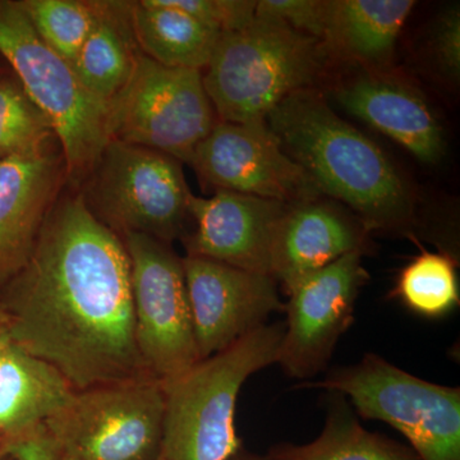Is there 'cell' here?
Returning a JSON list of instances; mask_svg holds the SVG:
<instances>
[{"instance_id":"1","label":"cell","mask_w":460,"mask_h":460,"mask_svg":"<svg viewBox=\"0 0 460 460\" xmlns=\"http://www.w3.org/2000/svg\"><path fill=\"white\" fill-rule=\"evenodd\" d=\"M3 286L8 337L75 390L153 377L136 343L123 239L83 195L56 201L25 266Z\"/></svg>"},{"instance_id":"2","label":"cell","mask_w":460,"mask_h":460,"mask_svg":"<svg viewBox=\"0 0 460 460\" xmlns=\"http://www.w3.org/2000/svg\"><path fill=\"white\" fill-rule=\"evenodd\" d=\"M265 124L320 192L349 206L368 232H410L413 201L392 160L313 87L284 99Z\"/></svg>"},{"instance_id":"3","label":"cell","mask_w":460,"mask_h":460,"mask_svg":"<svg viewBox=\"0 0 460 460\" xmlns=\"http://www.w3.org/2000/svg\"><path fill=\"white\" fill-rule=\"evenodd\" d=\"M284 323H266L222 352L163 381L159 460H228L243 449L235 407L247 378L278 362Z\"/></svg>"},{"instance_id":"4","label":"cell","mask_w":460,"mask_h":460,"mask_svg":"<svg viewBox=\"0 0 460 460\" xmlns=\"http://www.w3.org/2000/svg\"><path fill=\"white\" fill-rule=\"evenodd\" d=\"M325 57L317 39L255 16L244 29L220 35L202 81L222 122L265 123L284 99L310 89Z\"/></svg>"},{"instance_id":"5","label":"cell","mask_w":460,"mask_h":460,"mask_svg":"<svg viewBox=\"0 0 460 460\" xmlns=\"http://www.w3.org/2000/svg\"><path fill=\"white\" fill-rule=\"evenodd\" d=\"M0 54L50 120L62 148L66 180L81 186L111 142V107L91 95L72 66L41 40L20 2L0 0Z\"/></svg>"},{"instance_id":"6","label":"cell","mask_w":460,"mask_h":460,"mask_svg":"<svg viewBox=\"0 0 460 460\" xmlns=\"http://www.w3.org/2000/svg\"><path fill=\"white\" fill-rule=\"evenodd\" d=\"M311 386L344 395L357 416L398 429L420 460H460V387L422 380L375 353Z\"/></svg>"},{"instance_id":"7","label":"cell","mask_w":460,"mask_h":460,"mask_svg":"<svg viewBox=\"0 0 460 460\" xmlns=\"http://www.w3.org/2000/svg\"><path fill=\"white\" fill-rule=\"evenodd\" d=\"M44 428L63 460H159L162 381L148 377L75 390Z\"/></svg>"},{"instance_id":"8","label":"cell","mask_w":460,"mask_h":460,"mask_svg":"<svg viewBox=\"0 0 460 460\" xmlns=\"http://www.w3.org/2000/svg\"><path fill=\"white\" fill-rule=\"evenodd\" d=\"M181 164L160 151L111 141L91 172L93 199L84 201L119 237L142 234L171 244L190 217Z\"/></svg>"},{"instance_id":"9","label":"cell","mask_w":460,"mask_h":460,"mask_svg":"<svg viewBox=\"0 0 460 460\" xmlns=\"http://www.w3.org/2000/svg\"><path fill=\"white\" fill-rule=\"evenodd\" d=\"M217 124L201 71L171 68L138 54L131 80L111 102V141L160 151L190 164Z\"/></svg>"},{"instance_id":"10","label":"cell","mask_w":460,"mask_h":460,"mask_svg":"<svg viewBox=\"0 0 460 460\" xmlns=\"http://www.w3.org/2000/svg\"><path fill=\"white\" fill-rule=\"evenodd\" d=\"M120 238L131 263L136 343L148 374L163 383L199 361L183 259L147 235Z\"/></svg>"},{"instance_id":"11","label":"cell","mask_w":460,"mask_h":460,"mask_svg":"<svg viewBox=\"0 0 460 460\" xmlns=\"http://www.w3.org/2000/svg\"><path fill=\"white\" fill-rule=\"evenodd\" d=\"M365 253H347L288 293L278 365L287 376L313 377L328 367L339 339L354 323L357 299L368 281Z\"/></svg>"},{"instance_id":"12","label":"cell","mask_w":460,"mask_h":460,"mask_svg":"<svg viewBox=\"0 0 460 460\" xmlns=\"http://www.w3.org/2000/svg\"><path fill=\"white\" fill-rule=\"evenodd\" d=\"M190 164L217 190L287 205L320 199L319 187L281 150L265 123L217 122Z\"/></svg>"},{"instance_id":"13","label":"cell","mask_w":460,"mask_h":460,"mask_svg":"<svg viewBox=\"0 0 460 460\" xmlns=\"http://www.w3.org/2000/svg\"><path fill=\"white\" fill-rule=\"evenodd\" d=\"M190 317L199 361L284 313L279 284L271 275L242 270L202 257H183Z\"/></svg>"},{"instance_id":"14","label":"cell","mask_w":460,"mask_h":460,"mask_svg":"<svg viewBox=\"0 0 460 460\" xmlns=\"http://www.w3.org/2000/svg\"><path fill=\"white\" fill-rule=\"evenodd\" d=\"M288 206L229 190L208 199L190 192L189 213L196 228L184 237L187 256L271 275L275 235Z\"/></svg>"},{"instance_id":"15","label":"cell","mask_w":460,"mask_h":460,"mask_svg":"<svg viewBox=\"0 0 460 460\" xmlns=\"http://www.w3.org/2000/svg\"><path fill=\"white\" fill-rule=\"evenodd\" d=\"M65 180L49 147L0 160V286L25 266Z\"/></svg>"},{"instance_id":"16","label":"cell","mask_w":460,"mask_h":460,"mask_svg":"<svg viewBox=\"0 0 460 460\" xmlns=\"http://www.w3.org/2000/svg\"><path fill=\"white\" fill-rule=\"evenodd\" d=\"M367 248L368 230L337 206L320 199L289 205L275 235L271 275L288 295L330 263Z\"/></svg>"},{"instance_id":"17","label":"cell","mask_w":460,"mask_h":460,"mask_svg":"<svg viewBox=\"0 0 460 460\" xmlns=\"http://www.w3.org/2000/svg\"><path fill=\"white\" fill-rule=\"evenodd\" d=\"M341 108L398 142L426 164L444 155L443 127L426 99L413 87L389 75L368 74L337 90Z\"/></svg>"},{"instance_id":"18","label":"cell","mask_w":460,"mask_h":460,"mask_svg":"<svg viewBox=\"0 0 460 460\" xmlns=\"http://www.w3.org/2000/svg\"><path fill=\"white\" fill-rule=\"evenodd\" d=\"M75 392L57 368L0 332V444L44 425Z\"/></svg>"},{"instance_id":"19","label":"cell","mask_w":460,"mask_h":460,"mask_svg":"<svg viewBox=\"0 0 460 460\" xmlns=\"http://www.w3.org/2000/svg\"><path fill=\"white\" fill-rule=\"evenodd\" d=\"M413 0H328L323 44L367 66L392 59Z\"/></svg>"},{"instance_id":"20","label":"cell","mask_w":460,"mask_h":460,"mask_svg":"<svg viewBox=\"0 0 460 460\" xmlns=\"http://www.w3.org/2000/svg\"><path fill=\"white\" fill-rule=\"evenodd\" d=\"M128 16L140 53L171 68H206L220 38L165 0L128 3Z\"/></svg>"},{"instance_id":"21","label":"cell","mask_w":460,"mask_h":460,"mask_svg":"<svg viewBox=\"0 0 460 460\" xmlns=\"http://www.w3.org/2000/svg\"><path fill=\"white\" fill-rule=\"evenodd\" d=\"M96 4L95 26L78 51L72 68L84 89L111 107L131 80L140 50L133 39L128 3Z\"/></svg>"},{"instance_id":"22","label":"cell","mask_w":460,"mask_h":460,"mask_svg":"<svg viewBox=\"0 0 460 460\" xmlns=\"http://www.w3.org/2000/svg\"><path fill=\"white\" fill-rule=\"evenodd\" d=\"M328 417L319 438L305 445L281 444L271 460H420L411 447L363 429L344 395L330 393Z\"/></svg>"},{"instance_id":"23","label":"cell","mask_w":460,"mask_h":460,"mask_svg":"<svg viewBox=\"0 0 460 460\" xmlns=\"http://www.w3.org/2000/svg\"><path fill=\"white\" fill-rule=\"evenodd\" d=\"M390 296L425 319L453 313L460 302L456 257L423 250L399 272Z\"/></svg>"},{"instance_id":"24","label":"cell","mask_w":460,"mask_h":460,"mask_svg":"<svg viewBox=\"0 0 460 460\" xmlns=\"http://www.w3.org/2000/svg\"><path fill=\"white\" fill-rule=\"evenodd\" d=\"M21 7L41 40L74 65L98 18L96 2L21 0Z\"/></svg>"},{"instance_id":"25","label":"cell","mask_w":460,"mask_h":460,"mask_svg":"<svg viewBox=\"0 0 460 460\" xmlns=\"http://www.w3.org/2000/svg\"><path fill=\"white\" fill-rule=\"evenodd\" d=\"M53 138L50 120L20 81L0 77V160L49 147Z\"/></svg>"},{"instance_id":"26","label":"cell","mask_w":460,"mask_h":460,"mask_svg":"<svg viewBox=\"0 0 460 460\" xmlns=\"http://www.w3.org/2000/svg\"><path fill=\"white\" fill-rule=\"evenodd\" d=\"M215 32L244 29L255 20L256 2L251 0H165Z\"/></svg>"},{"instance_id":"27","label":"cell","mask_w":460,"mask_h":460,"mask_svg":"<svg viewBox=\"0 0 460 460\" xmlns=\"http://www.w3.org/2000/svg\"><path fill=\"white\" fill-rule=\"evenodd\" d=\"M328 0H261L255 16L279 21L305 35L323 42Z\"/></svg>"},{"instance_id":"28","label":"cell","mask_w":460,"mask_h":460,"mask_svg":"<svg viewBox=\"0 0 460 460\" xmlns=\"http://www.w3.org/2000/svg\"><path fill=\"white\" fill-rule=\"evenodd\" d=\"M434 51L438 66L447 75L459 77L460 72V12L452 7L436 23Z\"/></svg>"},{"instance_id":"29","label":"cell","mask_w":460,"mask_h":460,"mask_svg":"<svg viewBox=\"0 0 460 460\" xmlns=\"http://www.w3.org/2000/svg\"><path fill=\"white\" fill-rule=\"evenodd\" d=\"M0 449L11 460H63L44 425L3 441Z\"/></svg>"},{"instance_id":"30","label":"cell","mask_w":460,"mask_h":460,"mask_svg":"<svg viewBox=\"0 0 460 460\" xmlns=\"http://www.w3.org/2000/svg\"><path fill=\"white\" fill-rule=\"evenodd\" d=\"M228 460H271L269 456H259V454L250 453L247 450L242 449L241 452L233 456Z\"/></svg>"},{"instance_id":"31","label":"cell","mask_w":460,"mask_h":460,"mask_svg":"<svg viewBox=\"0 0 460 460\" xmlns=\"http://www.w3.org/2000/svg\"><path fill=\"white\" fill-rule=\"evenodd\" d=\"M7 325V316H5L4 310H3L2 305H0V328Z\"/></svg>"},{"instance_id":"32","label":"cell","mask_w":460,"mask_h":460,"mask_svg":"<svg viewBox=\"0 0 460 460\" xmlns=\"http://www.w3.org/2000/svg\"><path fill=\"white\" fill-rule=\"evenodd\" d=\"M0 460H11L4 453L2 452V449H0Z\"/></svg>"},{"instance_id":"33","label":"cell","mask_w":460,"mask_h":460,"mask_svg":"<svg viewBox=\"0 0 460 460\" xmlns=\"http://www.w3.org/2000/svg\"><path fill=\"white\" fill-rule=\"evenodd\" d=\"M4 328H5V326H2V328H0V332H2V330Z\"/></svg>"}]
</instances>
